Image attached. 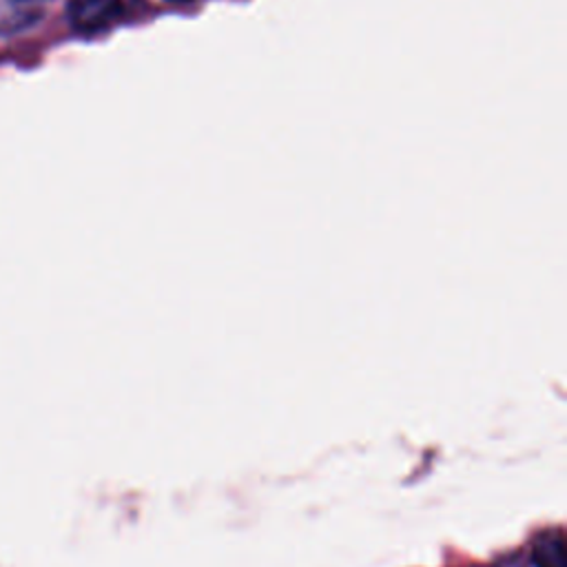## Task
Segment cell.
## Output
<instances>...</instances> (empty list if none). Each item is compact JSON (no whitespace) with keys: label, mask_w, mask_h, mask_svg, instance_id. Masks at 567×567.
I'll return each mask as SVG.
<instances>
[{"label":"cell","mask_w":567,"mask_h":567,"mask_svg":"<svg viewBox=\"0 0 567 567\" xmlns=\"http://www.w3.org/2000/svg\"><path fill=\"white\" fill-rule=\"evenodd\" d=\"M125 12L122 0H71V25L83 34H98L120 21Z\"/></svg>","instance_id":"cell-1"},{"label":"cell","mask_w":567,"mask_h":567,"mask_svg":"<svg viewBox=\"0 0 567 567\" xmlns=\"http://www.w3.org/2000/svg\"><path fill=\"white\" fill-rule=\"evenodd\" d=\"M534 567H567V547L563 532L545 534L536 545L532 554Z\"/></svg>","instance_id":"cell-2"},{"label":"cell","mask_w":567,"mask_h":567,"mask_svg":"<svg viewBox=\"0 0 567 567\" xmlns=\"http://www.w3.org/2000/svg\"><path fill=\"white\" fill-rule=\"evenodd\" d=\"M172 3H191V0H172Z\"/></svg>","instance_id":"cell-3"}]
</instances>
